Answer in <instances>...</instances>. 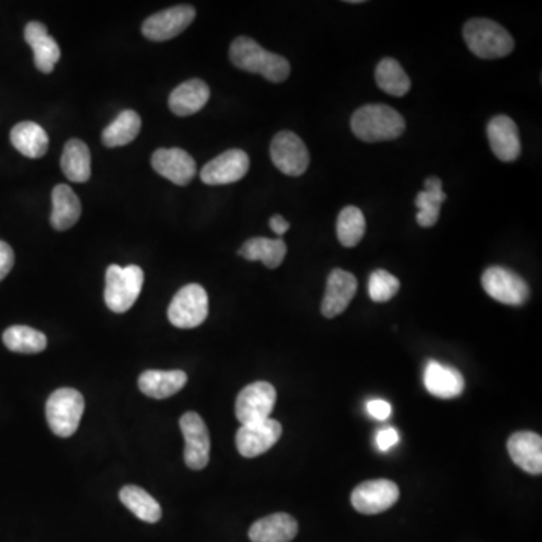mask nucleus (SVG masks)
Returning <instances> with one entry per match:
<instances>
[{"instance_id": "7", "label": "nucleus", "mask_w": 542, "mask_h": 542, "mask_svg": "<svg viewBox=\"0 0 542 542\" xmlns=\"http://www.w3.org/2000/svg\"><path fill=\"white\" fill-rule=\"evenodd\" d=\"M276 393L275 386L267 381H255L244 387L238 393L235 401V416L241 425L256 424V422L270 419L271 412L275 409Z\"/></svg>"}, {"instance_id": "22", "label": "nucleus", "mask_w": 542, "mask_h": 542, "mask_svg": "<svg viewBox=\"0 0 542 542\" xmlns=\"http://www.w3.org/2000/svg\"><path fill=\"white\" fill-rule=\"evenodd\" d=\"M210 100V88L201 79L187 80L172 91L169 107L177 116H190L204 109Z\"/></svg>"}, {"instance_id": "19", "label": "nucleus", "mask_w": 542, "mask_h": 542, "mask_svg": "<svg viewBox=\"0 0 542 542\" xmlns=\"http://www.w3.org/2000/svg\"><path fill=\"white\" fill-rule=\"evenodd\" d=\"M424 384L428 393L442 399L457 398L463 393L466 383L461 372L454 366L431 360L424 372Z\"/></svg>"}, {"instance_id": "31", "label": "nucleus", "mask_w": 542, "mask_h": 542, "mask_svg": "<svg viewBox=\"0 0 542 542\" xmlns=\"http://www.w3.org/2000/svg\"><path fill=\"white\" fill-rule=\"evenodd\" d=\"M378 88L393 97H404L412 88L409 76L396 59L384 58L375 70Z\"/></svg>"}, {"instance_id": "33", "label": "nucleus", "mask_w": 542, "mask_h": 542, "mask_svg": "<svg viewBox=\"0 0 542 542\" xmlns=\"http://www.w3.org/2000/svg\"><path fill=\"white\" fill-rule=\"evenodd\" d=\"M366 231V220L362 211L357 207H345L339 213L336 232L344 247H356Z\"/></svg>"}, {"instance_id": "36", "label": "nucleus", "mask_w": 542, "mask_h": 542, "mask_svg": "<svg viewBox=\"0 0 542 542\" xmlns=\"http://www.w3.org/2000/svg\"><path fill=\"white\" fill-rule=\"evenodd\" d=\"M14 267V252L10 244L0 241V281L7 278Z\"/></svg>"}, {"instance_id": "37", "label": "nucleus", "mask_w": 542, "mask_h": 542, "mask_svg": "<svg viewBox=\"0 0 542 542\" xmlns=\"http://www.w3.org/2000/svg\"><path fill=\"white\" fill-rule=\"evenodd\" d=\"M375 442H377V448L380 449L381 452L390 451V449L395 448V446L398 445V431H396L395 428H383V430L378 431Z\"/></svg>"}, {"instance_id": "30", "label": "nucleus", "mask_w": 542, "mask_h": 542, "mask_svg": "<svg viewBox=\"0 0 542 542\" xmlns=\"http://www.w3.org/2000/svg\"><path fill=\"white\" fill-rule=\"evenodd\" d=\"M122 505L130 509L136 517L147 523H157L162 518L159 502L147 491L136 485H127L119 493Z\"/></svg>"}, {"instance_id": "4", "label": "nucleus", "mask_w": 542, "mask_h": 542, "mask_svg": "<svg viewBox=\"0 0 542 542\" xmlns=\"http://www.w3.org/2000/svg\"><path fill=\"white\" fill-rule=\"evenodd\" d=\"M144 287V271L138 265H110L106 271L104 302L116 314H124L133 308Z\"/></svg>"}, {"instance_id": "9", "label": "nucleus", "mask_w": 542, "mask_h": 542, "mask_svg": "<svg viewBox=\"0 0 542 542\" xmlns=\"http://www.w3.org/2000/svg\"><path fill=\"white\" fill-rule=\"evenodd\" d=\"M482 287L491 299L509 306L529 300L530 290L523 278L505 267H490L482 275Z\"/></svg>"}, {"instance_id": "6", "label": "nucleus", "mask_w": 542, "mask_h": 542, "mask_svg": "<svg viewBox=\"0 0 542 542\" xmlns=\"http://www.w3.org/2000/svg\"><path fill=\"white\" fill-rule=\"evenodd\" d=\"M169 321L178 329H195L208 317V294L201 285L190 284L181 288L168 311Z\"/></svg>"}, {"instance_id": "14", "label": "nucleus", "mask_w": 542, "mask_h": 542, "mask_svg": "<svg viewBox=\"0 0 542 542\" xmlns=\"http://www.w3.org/2000/svg\"><path fill=\"white\" fill-rule=\"evenodd\" d=\"M249 168V156L244 151L229 150L202 168L201 180L208 186H225L246 177Z\"/></svg>"}, {"instance_id": "32", "label": "nucleus", "mask_w": 542, "mask_h": 542, "mask_svg": "<svg viewBox=\"0 0 542 542\" xmlns=\"http://www.w3.org/2000/svg\"><path fill=\"white\" fill-rule=\"evenodd\" d=\"M4 344L14 353L38 354L46 350L47 338L32 327L13 326L5 330Z\"/></svg>"}, {"instance_id": "29", "label": "nucleus", "mask_w": 542, "mask_h": 542, "mask_svg": "<svg viewBox=\"0 0 542 542\" xmlns=\"http://www.w3.org/2000/svg\"><path fill=\"white\" fill-rule=\"evenodd\" d=\"M142 119L134 110H124L119 113L118 118L104 128L101 134V141L104 147L118 148L130 144L138 138L141 131Z\"/></svg>"}, {"instance_id": "5", "label": "nucleus", "mask_w": 542, "mask_h": 542, "mask_svg": "<svg viewBox=\"0 0 542 542\" xmlns=\"http://www.w3.org/2000/svg\"><path fill=\"white\" fill-rule=\"evenodd\" d=\"M85 412V399L74 389L55 390L47 399L46 415L50 430L59 437H71Z\"/></svg>"}, {"instance_id": "21", "label": "nucleus", "mask_w": 542, "mask_h": 542, "mask_svg": "<svg viewBox=\"0 0 542 542\" xmlns=\"http://www.w3.org/2000/svg\"><path fill=\"white\" fill-rule=\"evenodd\" d=\"M299 533L296 518L285 512L271 514L255 521L250 527L249 538L252 542H291Z\"/></svg>"}, {"instance_id": "25", "label": "nucleus", "mask_w": 542, "mask_h": 542, "mask_svg": "<svg viewBox=\"0 0 542 542\" xmlns=\"http://www.w3.org/2000/svg\"><path fill=\"white\" fill-rule=\"evenodd\" d=\"M11 144L29 159H41L49 150V134L35 122H20L11 130Z\"/></svg>"}, {"instance_id": "12", "label": "nucleus", "mask_w": 542, "mask_h": 542, "mask_svg": "<svg viewBox=\"0 0 542 542\" xmlns=\"http://www.w3.org/2000/svg\"><path fill=\"white\" fill-rule=\"evenodd\" d=\"M195 17V8L189 7V5L169 8V10L148 17L142 26V32L148 40L163 43V41L172 40V38L183 34L192 25Z\"/></svg>"}, {"instance_id": "13", "label": "nucleus", "mask_w": 542, "mask_h": 542, "mask_svg": "<svg viewBox=\"0 0 542 542\" xmlns=\"http://www.w3.org/2000/svg\"><path fill=\"white\" fill-rule=\"evenodd\" d=\"M281 436L282 425L270 418L256 424L241 425L235 436V443L243 457L255 458L270 451Z\"/></svg>"}, {"instance_id": "26", "label": "nucleus", "mask_w": 542, "mask_h": 542, "mask_svg": "<svg viewBox=\"0 0 542 542\" xmlns=\"http://www.w3.org/2000/svg\"><path fill=\"white\" fill-rule=\"evenodd\" d=\"M247 261H261L265 267L278 268L287 256V244L282 238H250L238 250Z\"/></svg>"}, {"instance_id": "2", "label": "nucleus", "mask_w": 542, "mask_h": 542, "mask_svg": "<svg viewBox=\"0 0 542 542\" xmlns=\"http://www.w3.org/2000/svg\"><path fill=\"white\" fill-rule=\"evenodd\" d=\"M351 130L368 144L393 141L404 133L405 121L401 113L386 104H366L354 112Z\"/></svg>"}, {"instance_id": "16", "label": "nucleus", "mask_w": 542, "mask_h": 542, "mask_svg": "<svg viewBox=\"0 0 542 542\" xmlns=\"http://www.w3.org/2000/svg\"><path fill=\"white\" fill-rule=\"evenodd\" d=\"M488 141L497 159L512 163L520 157L521 141L517 124L509 116L497 115L488 122Z\"/></svg>"}, {"instance_id": "17", "label": "nucleus", "mask_w": 542, "mask_h": 542, "mask_svg": "<svg viewBox=\"0 0 542 542\" xmlns=\"http://www.w3.org/2000/svg\"><path fill=\"white\" fill-rule=\"evenodd\" d=\"M357 279L348 271L336 268L327 278L326 294L321 303V312L326 318L341 315L356 296Z\"/></svg>"}, {"instance_id": "35", "label": "nucleus", "mask_w": 542, "mask_h": 542, "mask_svg": "<svg viewBox=\"0 0 542 542\" xmlns=\"http://www.w3.org/2000/svg\"><path fill=\"white\" fill-rule=\"evenodd\" d=\"M366 412L377 421H386L392 415V405L384 399H372L366 404Z\"/></svg>"}, {"instance_id": "8", "label": "nucleus", "mask_w": 542, "mask_h": 542, "mask_svg": "<svg viewBox=\"0 0 542 542\" xmlns=\"http://www.w3.org/2000/svg\"><path fill=\"white\" fill-rule=\"evenodd\" d=\"M271 162L288 177H300L305 174L311 162L305 142L293 131H281L276 134L270 145Z\"/></svg>"}, {"instance_id": "34", "label": "nucleus", "mask_w": 542, "mask_h": 542, "mask_svg": "<svg viewBox=\"0 0 542 542\" xmlns=\"http://www.w3.org/2000/svg\"><path fill=\"white\" fill-rule=\"evenodd\" d=\"M399 291V281L386 270H375L369 278L368 293L372 302L384 303L392 300Z\"/></svg>"}, {"instance_id": "20", "label": "nucleus", "mask_w": 542, "mask_h": 542, "mask_svg": "<svg viewBox=\"0 0 542 542\" xmlns=\"http://www.w3.org/2000/svg\"><path fill=\"white\" fill-rule=\"evenodd\" d=\"M26 43L34 50L35 67L44 74L53 73L61 59V49L40 22H31L25 29Z\"/></svg>"}, {"instance_id": "11", "label": "nucleus", "mask_w": 542, "mask_h": 542, "mask_svg": "<svg viewBox=\"0 0 542 542\" xmlns=\"http://www.w3.org/2000/svg\"><path fill=\"white\" fill-rule=\"evenodd\" d=\"M181 433L186 440L184 461L192 470H202L210 461V434L204 419L198 413L189 412L181 418Z\"/></svg>"}, {"instance_id": "3", "label": "nucleus", "mask_w": 542, "mask_h": 542, "mask_svg": "<svg viewBox=\"0 0 542 542\" xmlns=\"http://www.w3.org/2000/svg\"><path fill=\"white\" fill-rule=\"evenodd\" d=\"M463 37L473 55L481 59H500L514 50V38L493 20L472 19L464 25Z\"/></svg>"}, {"instance_id": "24", "label": "nucleus", "mask_w": 542, "mask_h": 542, "mask_svg": "<svg viewBox=\"0 0 542 542\" xmlns=\"http://www.w3.org/2000/svg\"><path fill=\"white\" fill-rule=\"evenodd\" d=\"M187 384V374L175 371H145L139 377V389L150 398L165 399L180 392Z\"/></svg>"}, {"instance_id": "10", "label": "nucleus", "mask_w": 542, "mask_h": 542, "mask_svg": "<svg viewBox=\"0 0 542 542\" xmlns=\"http://www.w3.org/2000/svg\"><path fill=\"white\" fill-rule=\"evenodd\" d=\"M399 499V488L389 479L366 481L354 488L351 505L360 514L375 515L392 508Z\"/></svg>"}, {"instance_id": "28", "label": "nucleus", "mask_w": 542, "mask_h": 542, "mask_svg": "<svg viewBox=\"0 0 542 542\" xmlns=\"http://www.w3.org/2000/svg\"><path fill=\"white\" fill-rule=\"evenodd\" d=\"M448 199L443 192V183L439 177L425 180V190L416 196V207L419 208L418 223L422 228H433L440 217V207Z\"/></svg>"}, {"instance_id": "27", "label": "nucleus", "mask_w": 542, "mask_h": 542, "mask_svg": "<svg viewBox=\"0 0 542 542\" xmlns=\"http://www.w3.org/2000/svg\"><path fill=\"white\" fill-rule=\"evenodd\" d=\"M61 168L73 183H86L91 178V153L80 139H70L62 153Z\"/></svg>"}, {"instance_id": "18", "label": "nucleus", "mask_w": 542, "mask_h": 542, "mask_svg": "<svg viewBox=\"0 0 542 542\" xmlns=\"http://www.w3.org/2000/svg\"><path fill=\"white\" fill-rule=\"evenodd\" d=\"M508 452L511 460L530 475L542 473V439L539 434L520 431L512 434L508 440Z\"/></svg>"}, {"instance_id": "23", "label": "nucleus", "mask_w": 542, "mask_h": 542, "mask_svg": "<svg viewBox=\"0 0 542 542\" xmlns=\"http://www.w3.org/2000/svg\"><path fill=\"white\" fill-rule=\"evenodd\" d=\"M53 211L50 222L58 231H67L79 222L82 204L79 196L67 184H58L52 193Z\"/></svg>"}, {"instance_id": "1", "label": "nucleus", "mask_w": 542, "mask_h": 542, "mask_svg": "<svg viewBox=\"0 0 542 542\" xmlns=\"http://www.w3.org/2000/svg\"><path fill=\"white\" fill-rule=\"evenodd\" d=\"M232 64L247 73L261 74L268 82H285L290 76L291 65L284 56L262 49L255 40L238 37L229 49Z\"/></svg>"}, {"instance_id": "38", "label": "nucleus", "mask_w": 542, "mask_h": 542, "mask_svg": "<svg viewBox=\"0 0 542 542\" xmlns=\"http://www.w3.org/2000/svg\"><path fill=\"white\" fill-rule=\"evenodd\" d=\"M270 228L276 235H284L287 234L288 229H290V222L285 220L284 217L279 216V214H276V216H273L270 219Z\"/></svg>"}, {"instance_id": "15", "label": "nucleus", "mask_w": 542, "mask_h": 542, "mask_svg": "<svg viewBox=\"0 0 542 542\" xmlns=\"http://www.w3.org/2000/svg\"><path fill=\"white\" fill-rule=\"evenodd\" d=\"M151 165L157 174L181 187L187 186L196 175L195 160L180 148H160L151 157Z\"/></svg>"}]
</instances>
